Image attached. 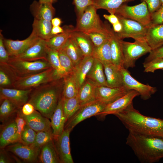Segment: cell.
<instances>
[{
  "label": "cell",
  "mask_w": 163,
  "mask_h": 163,
  "mask_svg": "<svg viewBox=\"0 0 163 163\" xmlns=\"http://www.w3.org/2000/svg\"><path fill=\"white\" fill-rule=\"evenodd\" d=\"M62 78L42 84L32 89L28 102L43 116L50 119L62 95Z\"/></svg>",
  "instance_id": "cell-1"
},
{
  "label": "cell",
  "mask_w": 163,
  "mask_h": 163,
  "mask_svg": "<svg viewBox=\"0 0 163 163\" xmlns=\"http://www.w3.org/2000/svg\"><path fill=\"white\" fill-rule=\"evenodd\" d=\"M126 144L142 163H153L163 158V137L129 132Z\"/></svg>",
  "instance_id": "cell-2"
},
{
  "label": "cell",
  "mask_w": 163,
  "mask_h": 163,
  "mask_svg": "<svg viewBox=\"0 0 163 163\" xmlns=\"http://www.w3.org/2000/svg\"><path fill=\"white\" fill-rule=\"evenodd\" d=\"M114 115L129 132L163 137V119L142 114L134 108L133 103Z\"/></svg>",
  "instance_id": "cell-3"
},
{
  "label": "cell",
  "mask_w": 163,
  "mask_h": 163,
  "mask_svg": "<svg viewBox=\"0 0 163 163\" xmlns=\"http://www.w3.org/2000/svg\"><path fill=\"white\" fill-rule=\"evenodd\" d=\"M7 63L18 78L36 74L52 67L49 62L45 59L30 61L9 57Z\"/></svg>",
  "instance_id": "cell-4"
},
{
  "label": "cell",
  "mask_w": 163,
  "mask_h": 163,
  "mask_svg": "<svg viewBox=\"0 0 163 163\" xmlns=\"http://www.w3.org/2000/svg\"><path fill=\"white\" fill-rule=\"evenodd\" d=\"M97 10L93 5L88 6L83 13L78 16L75 31L87 34L105 30L108 24L102 23L97 13Z\"/></svg>",
  "instance_id": "cell-5"
},
{
  "label": "cell",
  "mask_w": 163,
  "mask_h": 163,
  "mask_svg": "<svg viewBox=\"0 0 163 163\" xmlns=\"http://www.w3.org/2000/svg\"><path fill=\"white\" fill-rule=\"evenodd\" d=\"M124 58V67L127 69L135 66L136 61L147 53L152 49L147 43L145 39L135 40L133 42L122 40Z\"/></svg>",
  "instance_id": "cell-6"
},
{
  "label": "cell",
  "mask_w": 163,
  "mask_h": 163,
  "mask_svg": "<svg viewBox=\"0 0 163 163\" xmlns=\"http://www.w3.org/2000/svg\"><path fill=\"white\" fill-rule=\"evenodd\" d=\"M115 14L136 21L148 27L151 24V14L144 1L133 6L124 4L117 10Z\"/></svg>",
  "instance_id": "cell-7"
},
{
  "label": "cell",
  "mask_w": 163,
  "mask_h": 163,
  "mask_svg": "<svg viewBox=\"0 0 163 163\" xmlns=\"http://www.w3.org/2000/svg\"><path fill=\"white\" fill-rule=\"evenodd\" d=\"M59 78L56 71L52 67L41 72L24 78H18L14 88L28 90L32 89L44 83Z\"/></svg>",
  "instance_id": "cell-8"
},
{
  "label": "cell",
  "mask_w": 163,
  "mask_h": 163,
  "mask_svg": "<svg viewBox=\"0 0 163 163\" xmlns=\"http://www.w3.org/2000/svg\"><path fill=\"white\" fill-rule=\"evenodd\" d=\"M96 101L82 106L79 110L66 122L64 129L71 131L78 124L93 116H97L106 106Z\"/></svg>",
  "instance_id": "cell-9"
},
{
  "label": "cell",
  "mask_w": 163,
  "mask_h": 163,
  "mask_svg": "<svg viewBox=\"0 0 163 163\" xmlns=\"http://www.w3.org/2000/svg\"><path fill=\"white\" fill-rule=\"evenodd\" d=\"M123 26L122 31L116 33L120 39L131 38L135 40L146 39L148 27L136 21L117 15Z\"/></svg>",
  "instance_id": "cell-10"
},
{
  "label": "cell",
  "mask_w": 163,
  "mask_h": 163,
  "mask_svg": "<svg viewBox=\"0 0 163 163\" xmlns=\"http://www.w3.org/2000/svg\"><path fill=\"white\" fill-rule=\"evenodd\" d=\"M122 74L123 86L127 90H134L137 92L141 98L147 100L157 91L156 87L144 84L137 81L132 76L127 69L124 67L120 69Z\"/></svg>",
  "instance_id": "cell-11"
},
{
  "label": "cell",
  "mask_w": 163,
  "mask_h": 163,
  "mask_svg": "<svg viewBox=\"0 0 163 163\" xmlns=\"http://www.w3.org/2000/svg\"><path fill=\"white\" fill-rule=\"evenodd\" d=\"M139 95V93L134 90H129L124 95L114 102L106 105L104 109L97 116L104 118L108 115H115L126 109L133 104L135 97Z\"/></svg>",
  "instance_id": "cell-12"
},
{
  "label": "cell",
  "mask_w": 163,
  "mask_h": 163,
  "mask_svg": "<svg viewBox=\"0 0 163 163\" xmlns=\"http://www.w3.org/2000/svg\"><path fill=\"white\" fill-rule=\"evenodd\" d=\"M48 49L46 40L39 38L35 43L23 52L13 57L30 61L41 59L47 60Z\"/></svg>",
  "instance_id": "cell-13"
},
{
  "label": "cell",
  "mask_w": 163,
  "mask_h": 163,
  "mask_svg": "<svg viewBox=\"0 0 163 163\" xmlns=\"http://www.w3.org/2000/svg\"><path fill=\"white\" fill-rule=\"evenodd\" d=\"M6 147L7 151L10 152L24 161L33 162L38 159L40 149L18 142L10 144Z\"/></svg>",
  "instance_id": "cell-14"
},
{
  "label": "cell",
  "mask_w": 163,
  "mask_h": 163,
  "mask_svg": "<svg viewBox=\"0 0 163 163\" xmlns=\"http://www.w3.org/2000/svg\"><path fill=\"white\" fill-rule=\"evenodd\" d=\"M128 91L123 86L117 88L97 86L95 90V100L107 105L124 95Z\"/></svg>",
  "instance_id": "cell-15"
},
{
  "label": "cell",
  "mask_w": 163,
  "mask_h": 163,
  "mask_svg": "<svg viewBox=\"0 0 163 163\" xmlns=\"http://www.w3.org/2000/svg\"><path fill=\"white\" fill-rule=\"evenodd\" d=\"M39 38L36 34L32 31L30 36L24 40H13L4 38V43L9 57H13L23 52Z\"/></svg>",
  "instance_id": "cell-16"
},
{
  "label": "cell",
  "mask_w": 163,
  "mask_h": 163,
  "mask_svg": "<svg viewBox=\"0 0 163 163\" xmlns=\"http://www.w3.org/2000/svg\"><path fill=\"white\" fill-rule=\"evenodd\" d=\"M71 132L68 129H64L60 136L54 138L60 163H74L70 151L69 135Z\"/></svg>",
  "instance_id": "cell-17"
},
{
  "label": "cell",
  "mask_w": 163,
  "mask_h": 163,
  "mask_svg": "<svg viewBox=\"0 0 163 163\" xmlns=\"http://www.w3.org/2000/svg\"><path fill=\"white\" fill-rule=\"evenodd\" d=\"M32 90L0 87V101L8 99L20 108L27 102Z\"/></svg>",
  "instance_id": "cell-18"
},
{
  "label": "cell",
  "mask_w": 163,
  "mask_h": 163,
  "mask_svg": "<svg viewBox=\"0 0 163 163\" xmlns=\"http://www.w3.org/2000/svg\"><path fill=\"white\" fill-rule=\"evenodd\" d=\"M52 4L34 0L30 5V11L34 18L51 21L55 12Z\"/></svg>",
  "instance_id": "cell-19"
},
{
  "label": "cell",
  "mask_w": 163,
  "mask_h": 163,
  "mask_svg": "<svg viewBox=\"0 0 163 163\" xmlns=\"http://www.w3.org/2000/svg\"><path fill=\"white\" fill-rule=\"evenodd\" d=\"M123 40L119 38L116 33L111 28L110 41L112 63L120 69L124 67Z\"/></svg>",
  "instance_id": "cell-20"
},
{
  "label": "cell",
  "mask_w": 163,
  "mask_h": 163,
  "mask_svg": "<svg viewBox=\"0 0 163 163\" xmlns=\"http://www.w3.org/2000/svg\"><path fill=\"white\" fill-rule=\"evenodd\" d=\"M37 111L35 110L33 113L27 116L23 115L21 113L26 124L36 132L52 131L49 119Z\"/></svg>",
  "instance_id": "cell-21"
},
{
  "label": "cell",
  "mask_w": 163,
  "mask_h": 163,
  "mask_svg": "<svg viewBox=\"0 0 163 163\" xmlns=\"http://www.w3.org/2000/svg\"><path fill=\"white\" fill-rule=\"evenodd\" d=\"M62 96L59 99L56 109L50 119L51 126L55 138L59 136L62 133L67 121L63 110Z\"/></svg>",
  "instance_id": "cell-22"
},
{
  "label": "cell",
  "mask_w": 163,
  "mask_h": 163,
  "mask_svg": "<svg viewBox=\"0 0 163 163\" xmlns=\"http://www.w3.org/2000/svg\"><path fill=\"white\" fill-rule=\"evenodd\" d=\"M92 56H84L75 66L72 73L79 88L84 82L94 62Z\"/></svg>",
  "instance_id": "cell-23"
},
{
  "label": "cell",
  "mask_w": 163,
  "mask_h": 163,
  "mask_svg": "<svg viewBox=\"0 0 163 163\" xmlns=\"http://www.w3.org/2000/svg\"><path fill=\"white\" fill-rule=\"evenodd\" d=\"M86 79L92 82L97 86H107L104 66L96 59L94 58L91 68L86 76Z\"/></svg>",
  "instance_id": "cell-24"
},
{
  "label": "cell",
  "mask_w": 163,
  "mask_h": 163,
  "mask_svg": "<svg viewBox=\"0 0 163 163\" xmlns=\"http://www.w3.org/2000/svg\"><path fill=\"white\" fill-rule=\"evenodd\" d=\"M38 159L42 163H60L54 139L40 148Z\"/></svg>",
  "instance_id": "cell-25"
},
{
  "label": "cell",
  "mask_w": 163,
  "mask_h": 163,
  "mask_svg": "<svg viewBox=\"0 0 163 163\" xmlns=\"http://www.w3.org/2000/svg\"><path fill=\"white\" fill-rule=\"evenodd\" d=\"M103 66L107 86L111 88L123 86V77L120 69L113 64Z\"/></svg>",
  "instance_id": "cell-26"
},
{
  "label": "cell",
  "mask_w": 163,
  "mask_h": 163,
  "mask_svg": "<svg viewBox=\"0 0 163 163\" xmlns=\"http://www.w3.org/2000/svg\"><path fill=\"white\" fill-rule=\"evenodd\" d=\"M146 40L152 50L163 45V24L148 27Z\"/></svg>",
  "instance_id": "cell-27"
},
{
  "label": "cell",
  "mask_w": 163,
  "mask_h": 163,
  "mask_svg": "<svg viewBox=\"0 0 163 163\" xmlns=\"http://www.w3.org/2000/svg\"><path fill=\"white\" fill-rule=\"evenodd\" d=\"M97 86L86 79L79 89L77 95L82 106L95 100V90Z\"/></svg>",
  "instance_id": "cell-28"
},
{
  "label": "cell",
  "mask_w": 163,
  "mask_h": 163,
  "mask_svg": "<svg viewBox=\"0 0 163 163\" xmlns=\"http://www.w3.org/2000/svg\"><path fill=\"white\" fill-rule=\"evenodd\" d=\"M64 32L54 35L48 40H46L48 47L58 51L66 43L68 39L72 36L75 28L71 26H65L63 27Z\"/></svg>",
  "instance_id": "cell-29"
},
{
  "label": "cell",
  "mask_w": 163,
  "mask_h": 163,
  "mask_svg": "<svg viewBox=\"0 0 163 163\" xmlns=\"http://www.w3.org/2000/svg\"><path fill=\"white\" fill-rule=\"evenodd\" d=\"M61 49L70 58L75 66L84 57L75 40L72 36Z\"/></svg>",
  "instance_id": "cell-30"
},
{
  "label": "cell",
  "mask_w": 163,
  "mask_h": 163,
  "mask_svg": "<svg viewBox=\"0 0 163 163\" xmlns=\"http://www.w3.org/2000/svg\"><path fill=\"white\" fill-rule=\"evenodd\" d=\"M53 27L51 21L34 18L32 31L39 38L47 40L54 35L51 33Z\"/></svg>",
  "instance_id": "cell-31"
},
{
  "label": "cell",
  "mask_w": 163,
  "mask_h": 163,
  "mask_svg": "<svg viewBox=\"0 0 163 163\" xmlns=\"http://www.w3.org/2000/svg\"><path fill=\"white\" fill-rule=\"evenodd\" d=\"M18 77L7 63L0 62V87L14 88Z\"/></svg>",
  "instance_id": "cell-32"
},
{
  "label": "cell",
  "mask_w": 163,
  "mask_h": 163,
  "mask_svg": "<svg viewBox=\"0 0 163 163\" xmlns=\"http://www.w3.org/2000/svg\"><path fill=\"white\" fill-rule=\"evenodd\" d=\"M92 56L103 66L113 64L110 39L100 46H94Z\"/></svg>",
  "instance_id": "cell-33"
},
{
  "label": "cell",
  "mask_w": 163,
  "mask_h": 163,
  "mask_svg": "<svg viewBox=\"0 0 163 163\" xmlns=\"http://www.w3.org/2000/svg\"><path fill=\"white\" fill-rule=\"evenodd\" d=\"M72 36L75 40L84 56L92 55L94 45L86 34L74 30Z\"/></svg>",
  "instance_id": "cell-34"
},
{
  "label": "cell",
  "mask_w": 163,
  "mask_h": 163,
  "mask_svg": "<svg viewBox=\"0 0 163 163\" xmlns=\"http://www.w3.org/2000/svg\"><path fill=\"white\" fill-rule=\"evenodd\" d=\"M17 129V125L15 120L10 122L3 128L0 133L1 149H3L11 144Z\"/></svg>",
  "instance_id": "cell-35"
},
{
  "label": "cell",
  "mask_w": 163,
  "mask_h": 163,
  "mask_svg": "<svg viewBox=\"0 0 163 163\" xmlns=\"http://www.w3.org/2000/svg\"><path fill=\"white\" fill-rule=\"evenodd\" d=\"M134 0H93V5L97 9L106 10L110 14H114L122 5Z\"/></svg>",
  "instance_id": "cell-36"
},
{
  "label": "cell",
  "mask_w": 163,
  "mask_h": 163,
  "mask_svg": "<svg viewBox=\"0 0 163 163\" xmlns=\"http://www.w3.org/2000/svg\"><path fill=\"white\" fill-rule=\"evenodd\" d=\"M63 82L62 97L69 98L77 96L79 88L72 74L64 78Z\"/></svg>",
  "instance_id": "cell-37"
},
{
  "label": "cell",
  "mask_w": 163,
  "mask_h": 163,
  "mask_svg": "<svg viewBox=\"0 0 163 163\" xmlns=\"http://www.w3.org/2000/svg\"><path fill=\"white\" fill-rule=\"evenodd\" d=\"M62 99L63 110L67 121L79 110L81 105L77 96L69 98L62 97Z\"/></svg>",
  "instance_id": "cell-38"
},
{
  "label": "cell",
  "mask_w": 163,
  "mask_h": 163,
  "mask_svg": "<svg viewBox=\"0 0 163 163\" xmlns=\"http://www.w3.org/2000/svg\"><path fill=\"white\" fill-rule=\"evenodd\" d=\"M0 102V121L4 122L19 108L8 99H4Z\"/></svg>",
  "instance_id": "cell-39"
},
{
  "label": "cell",
  "mask_w": 163,
  "mask_h": 163,
  "mask_svg": "<svg viewBox=\"0 0 163 163\" xmlns=\"http://www.w3.org/2000/svg\"><path fill=\"white\" fill-rule=\"evenodd\" d=\"M111 29L110 25L108 24L106 29L103 31L92 32L86 34L90 38L94 46H98L102 45L110 39Z\"/></svg>",
  "instance_id": "cell-40"
},
{
  "label": "cell",
  "mask_w": 163,
  "mask_h": 163,
  "mask_svg": "<svg viewBox=\"0 0 163 163\" xmlns=\"http://www.w3.org/2000/svg\"><path fill=\"white\" fill-rule=\"evenodd\" d=\"M47 60L56 71L59 78H63L64 75L60 63L58 51L48 47Z\"/></svg>",
  "instance_id": "cell-41"
},
{
  "label": "cell",
  "mask_w": 163,
  "mask_h": 163,
  "mask_svg": "<svg viewBox=\"0 0 163 163\" xmlns=\"http://www.w3.org/2000/svg\"><path fill=\"white\" fill-rule=\"evenodd\" d=\"M58 51L60 63L64 78L72 73L75 66L70 58L62 49H60Z\"/></svg>",
  "instance_id": "cell-42"
},
{
  "label": "cell",
  "mask_w": 163,
  "mask_h": 163,
  "mask_svg": "<svg viewBox=\"0 0 163 163\" xmlns=\"http://www.w3.org/2000/svg\"><path fill=\"white\" fill-rule=\"evenodd\" d=\"M54 137L53 131H40L37 132L34 142L30 145L40 148L49 142L54 140Z\"/></svg>",
  "instance_id": "cell-43"
},
{
  "label": "cell",
  "mask_w": 163,
  "mask_h": 163,
  "mask_svg": "<svg viewBox=\"0 0 163 163\" xmlns=\"http://www.w3.org/2000/svg\"><path fill=\"white\" fill-rule=\"evenodd\" d=\"M15 120L16 123L17 129L14 136L11 140V144L21 142V134L26 124V122L22 117L20 110L18 111Z\"/></svg>",
  "instance_id": "cell-44"
},
{
  "label": "cell",
  "mask_w": 163,
  "mask_h": 163,
  "mask_svg": "<svg viewBox=\"0 0 163 163\" xmlns=\"http://www.w3.org/2000/svg\"><path fill=\"white\" fill-rule=\"evenodd\" d=\"M37 132L27 124L21 134V142L28 145L33 144L35 140Z\"/></svg>",
  "instance_id": "cell-45"
},
{
  "label": "cell",
  "mask_w": 163,
  "mask_h": 163,
  "mask_svg": "<svg viewBox=\"0 0 163 163\" xmlns=\"http://www.w3.org/2000/svg\"><path fill=\"white\" fill-rule=\"evenodd\" d=\"M144 72L154 73L158 69L163 70V59L156 58L143 63Z\"/></svg>",
  "instance_id": "cell-46"
},
{
  "label": "cell",
  "mask_w": 163,
  "mask_h": 163,
  "mask_svg": "<svg viewBox=\"0 0 163 163\" xmlns=\"http://www.w3.org/2000/svg\"><path fill=\"white\" fill-rule=\"evenodd\" d=\"M73 2L78 16L82 15L88 6L93 5V0H73Z\"/></svg>",
  "instance_id": "cell-47"
},
{
  "label": "cell",
  "mask_w": 163,
  "mask_h": 163,
  "mask_svg": "<svg viewBox=\"0 0 163 163\" xmlns=\"http://www.w3.org/2000/svg\"><path fill=\"white\" fill-rule=\"evenodd\" d=\"M4 37L1 30L0 32V62L7 63L9 56L4 43Z\"/></svg>",
  "instance_id": "cell-48"
},
{
  "label": "cell",
  "mask_w": 163,
  "mask_h": 163,
  "mask_svg": "<svg viewBox=\"0 0 163 163\" xmlns=\"http://www.w3.org/2000/svg\"><path fill=\"white\" fill-rule=\"evenodd\" d=\"M163 24V5H161L157 11L151 14V21L150 26Z\"/></svg>",
  "instance_id": "cell-49"
},
{
  "label": "cell",
  "mask_w": 163,
  "mask_h": 163,
  "mask_svg": "<svg viewBox=\"0 0 163 163\" xmlns=\"http://www.w3.org/2000/svg\"><path fill=\"white\" fill-rule=\"evenodd\" d=\"M147 4L149 11L152 14L157 11L161 6L160 0H142Z\"/></svg>",
  "instance_id": "cell-50"
},
{
  "label": "cell",
  "mask_w": 163,
  "mask_h": 163,
  "mask_svg": "<svg viewBox=\"0 0 163 163\" xmlns=\"http://www.w3.org/2000/svg\"><path fill=\"white\" fill-rule=\"evenodd\" d=\"M156 58L163 59V45L156 49L152 50L148 56L145 58L144 62H148Z\"/></svg>",
  "instance_id": "cell-51"
},
{
  "label": "cell",
  "mask_w": 163,
  "mask_h": 163,
  "mask_svg": "<svg viewBox=\"0 0 163 163\" xmlns=\"http://www.w3.org/2000/svg\"><path fill=\"white\" fill-rule=\"evenodd\" d=\"M20 109L21 113L23 115L25 116L31 114L36 110L34 106L31 103L28 102L25 104Z\"/></svg>",
  "instance_id": "cell-52"
},
{
  "label": "cell",
  "mask_w": 163,
  "mask_h": 163,
  "mask_svg": "<svg viewBox=\"0 0 163 163\" xmlns=\"http://www.w3.org/2000/svg\"><path fill=\"white\" fill-rule=\"evenodd\" d=\"M103 17L105 19L107 20L112 25L120 21L118 17L114 14H110L109 15L104 14L103 15Z\"/></svg>",
  "instance_id": "cell-53"
},
{
  "label": "cell",
  "mask_w": 163,
  "mask_h": 163,
  "mask_svg": "<svg viewBox=\"0 0 163 163\" xmlns=\"http://www.w3.org/2000/svg\"><path fill=\"white\" fill-rule=\"evenodd\" d=\"M12 162L11 159L4 150H1L0 153V163H9Z\"/></svg>",
  "instance_id": "cell-54"
},
{
  "label": "cell",
  "mask_w": 163,
  "mask_h": 163,
  "mask_svg": "<svg viewBox=\"0 0 163 163\" xmlns=\"http://www.w3.org/2000/svg\"><path fill=\"white\" fill-rule=\"evenodd\" d=\"M112 26L113 30V31L116 33H120L122 30L123 26L120 21L112 25Z\"/></svg>",
  "instance_id": "cell-55"
},
{
  "label": "cell",
  "mask_w": 163,
  "mask_h": 163,
  "mask_svg": "<svg viewBox=\"0 0 163 163\" xmlns=\"http://www.w3.org/2000/svg\"><path fill=\"white\" fill-rule=\"evenodd\" d=\"M64 32L63 28L60 26H53L51 30V33L53 35H57Z\"/></svg>",
  "instance_id": "cell-56"
},
{
  "label": "cell",
  "mask_w": 163,
  "mask_h": 163,
  "mask_svg": "<svg viewBox=\"0 0 163 163\" xmlns=\"http://www.w3.org/2000/svg\"><path fill=\"white\" fill-rule=\"evenodd\" d=\"M51 22L53 26H60L62 22L61 19L58 18H53Z\"/></svg>",
  "instance_id": "cell-57"
},
{
  "label": "cell",
  "mask_w": 163,
  "mask_h": 163,
  "mask_svg": "<svg viewBox=\"0 0 163 163\" xmlns=\"http://www.w3.org/2000/svg\"><path fill=\"white\" fill-rule=\"evenodd\" d=\"M39 2H51L50 0H39Z\"/></svg>",
  "instance_id": "cell-58"
},
{
  "label": "cell",
  "mask_w": 163,
  "mask_h": 163,
  "mask_svg": "<svg viewBox=\"0 0 163 163\" xmlns=\"http://www.w3.org/2000/svg\"><path fill=\"white\" fill-rule=\"evenodd\" d=\"M52 4L53 3L56 2L57 0H50Z\"/></svg>",
  "instance_id": "cell-59"
},
{
  "label": "cell",
  "mask_w": 163,
  "mask_h": 163,
  "mask_svg": "<svg viewBox=\"0 0 163 163\" xmlns=\"http://www.w3.org/2000/svg\"><path fill=\"white\" fill-rule=\"evenodd\" d=\"M161 3V5H163V0H160Z\"/></svg>",
  "instance_id": "cell-60"
}]
</instances>
